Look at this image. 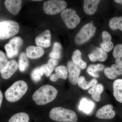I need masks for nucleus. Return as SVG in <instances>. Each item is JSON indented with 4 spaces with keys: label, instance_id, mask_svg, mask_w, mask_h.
I'll use <instances>...</instances> for the list:
<instances>
[{
    "label": "nucleus",
    "instance_id": "f257e3e1",
    "mask_svg": "<svg viewBox=\"0 0 122 122\" xmlns=\"http://www.w3.org/2000/svg\"><path fill=\"white\" fill-rule=\"evenodd\" d=\"M58 91L50 85L42 86L33 94L32 99L37 105H43L52 102L57 97Z\"/></svg>",
    "mask_w": 122,
    "mask_h": 122
},
{
    "label": "nucleus",
    "instance_id": "f03ea898",
    "mask_svg": "<svg viewBox=\"0 0 122 122\" xmlns=\"http://www.w3.org/2000/svg\"><path fill=\"white\" fill-rule=\"evenodd\" d=\"M28 89V85L25 81H17L5 92V98L10 102H17L25 94Z\"/></svg>",
    "mask_w": 122,
    "mask_h": 122
},
{
    "label": "nucleus",
    "instance_id": "7ed1b4c3",
    "mask_svg": "<svg viewBox=\"0 0 122 122\" xmlns=\"http://www.w3.org/2000/svg\"><path fill=\"white\" fill-rule=\"evenodd\" d=\"M50 117L52 120L58 122H77V114L73 111L57 107L53 108L49 113Z\"/></svg>",
    "mask_w": 122,
    "mask_h": 122
},
{
    "label": "nucleus",
    "instance_id": "20e7f679",
    "mask_svg": "<svg viewBox=\"0 0 122 122\" xmlns=\"http://www.w3.org/2000/svg\"><path fill=\"white\" fill-rule=\"evenodd\" d=\"M17 22L12 20H5L0 22V39H8L14 36L20 30Z\"/></svg>",
    "mask_w": 122,
    "mask_h": 122
},
{
    "label": "nucleus",
    "instance_id": "39448f33",
    "mask_svg": "<svg viewBox=\"0 0 122 122\" xmlns=\"http://www.w3.org/2000/svg\"><path fill=\"white\" fill-rule=\"evenodd\" d=\"M96 28L92 22L85 25L81 28L75 37V41L81 45L88 41L95 33Z\"/></svg>",
    "mask_w": 122,
    "mask_h": 122
},
{
    "label": "nucleus",
    "instance_id": "423d86ee",
    "mask_svg": "<svg viewBox=\"0 0 122 122\" xmlns=\"http://www.w3.org/2000/svg\"><path fill=\"white\" fill-rule=\"evenodd\" d=\"M67 4L62 0H50L44 2L43 8L45 12L50 15L59 13L65 9Z\"/></svg>",
    "mask_w": 122,
    "mask_h": 122
},
{
    "label": "nucleus",
    "instance_id": "0eeeda50",
    "mask_svg": "<svg viewBox=\"0 0 122 122\" xmlns=\"http://www.w3.org/2000/svg\"><path fill=\"white\" fill-rule=\"evenodd\" d=\"M61 16L68 29L75 28L81 22V18L73 9H65L62 11Z\"/></svg>",
    "mask_w": 122,
    "mask_h": 122
},
{
    "label": "nucleus",
    "instance_id": "6e6552de",
    "mask_svg": "<svg viewBox=\"0 0 122 122\" xmlns=\"http://www.w3.org/2000/svg\"><path fill=\"white\" fill-rule=\"evenodd\" d=\"M23 43V40L20 37H15L11 39L5 46L7 57L12 58L16 56Z\"/></svg>",
    "mask_w": 122,
    "mask_h": 122
},
{
    "label": "nucleus",
    "instance_id": "1a4fd4ad",
    "mask_svg": "<svg viewBox=\"0 0 122 122\" xmlns=\"http://www.w3.org/2000/svg\"><path fill=\"white\" fill-rule=\"evenodd\" d=\"M67 69L68 77L70 82L74 85H77L81 73L80 68L72 61H70L67 64Z\"/></svg>",
    "mask_w": 122,
    "mask_h": 122
},
{
    "label": "nucleus",
    "instance_id": "9d476101",
    "mask_svg": "<svg viewBox=\"0 0 122 122\" xmlns=\"http://www.w3.org/2000/svg\"><path fill=\"white\" fill-rule=\"evenodd\" d=\"M116 112L113 110V106L111 104L102 107L96 112V117L100 119H111L115 116Z\"/></svg>",
    "mask_w": 122,
    "mask_h": 122
},
{
    "label": "nucleus",
    "instance_id": "9b49d317",
    "mask_svg": "<svg viewBox=\"0 0 122 122\" xmlns=\"http://www.w3.org/2000/svg\"><path fill=\"white\" fill-rule=\"evenodd\" d=\"M51 35L50 30H47L39 34L35 39L37 46L47 48L51 45Z\"/></svg>",
    "mask_w": 122,
    "mask_h": 122
},
{
    "label": "nucleus",
    "instance_id": "f8f14e48",
    "mask_svg": "<svg viewBox=\"0 0 122 122\" xmlns=\"http://www.w3.org/2000/svg\"><path fill=\"white\" fill-rule=\"evenodd\" d=\"M18 67V65L15 60L9 61L6 66L1 71V77L4 79H9L16 71Z\"/></svg>",
    "mask_w": 122,
    "mask_h": 122
},
{
    "label": "nucleus",
    "instance_id": "ddd939ff",
    "mask_svg": "<svg viewBox=\"0 0 122 122\" xmlns=\"http://www.w3.org/2000/svg\"><path fill=\"white\" fill-rule=\"evenodd\" d=\"M90 61L95 62L98 61L100 62H104L107 59L108 55L106 52L100 48H95L91 53L88 55Z\"/></svg>",
    "mask_w": 122,
    "mask_h": 122
},
{
    "label": "nucleus",
    "instance_id": "4468645a",
    "mask_svg": "<svg viewBox=\"0 0 122 122\" xmlns=\"http://www.w3.org/2000/svg\"><path fill=\"white\" fill-rule=\"evenodd\" d=\"M21 0H7L5 5L8 11L13 15H17L21 8Z\"/></svg>",
    "mask_w": 122,
    "mask_h": 122
},
{
    "label": "nucleus",
    "instance_id": "2eb2a0df",
    "mask_svg": "<svg viewBox=\"0 0 122 122\" xmlns=\"http://www.w3.org/2000/svg\"><path fill=\"white\" fill-rule=\"evenodd\" d=\"M44 49L39 46H30L26 49V56L30 59L39 58L44 55Z\"/></svg>",
    "mask_w": 122,
    "mask_h": 122
},
{
    "label": "nucleus",
    "instance_id": "dca6fc26",
    "mask_svg": "<svg viewBox=\"0 0 122 122\" xmlns=\"http://www.w3.org/2000/svg\"><path fill=\"white\" fill-rule=\"evenodd\" d=\"M55 73L51 75L50 80L53 82H56L59 78L66 79L68 77V72L67 68L64 66H58L55 69Z\"/></svg>",
    "mask_w": 122,
    "mask_h": 122
},
{
    "label": "nucleus",
    "instance_id": "f3484780",
    "mask_svg": "<svg viewBox=\"0 0 122 122\" xmlns=\"http://www.w3.org/2000/svg\"><path fill=\"white\" fill-rule=\"evenodd\" d=\"M103 41L100 44V47L106 52L111 51L114 47V44L112 41V37L110 33L104 31L102 34Z\"/></svg>",
    "mask_w": 122,
    "mask_h": 122
},
{
    "label": "nucleus",
    "instance_id": "a211bd4d",
    "mask_svg": "<svg viewBox=\"0 0 122 122\" xmlns=\"http://www.w3.org/2000/svg\"><path fill=\"white\" fill-rule=\"evenodd\" d=\"M100 0H85L83 1V9L85 13L92 15L97 11Z\"/></svg>",
    "mask_w": 122,
    "mask_h": 122
},
{
    "label": "nucleus",
    "instance_id": "6ab92c4d",
    "mask_svg": "<svg viewBox=\"0 0 122 122\" xmlns=\"http://www.w3.org/2000/svg\"><path fill=\"white\" fill-rule=\"evenodd\" d=\"M104 90L103 85L101 83H98L89 89L88 93L91 95L92 98L96 102H98L101 100V94Z\"/></svg>",
    "mask_w": 122,
    "mask_h": 122
},
{
    "label": "nucleus",
    "instance_id": "aec40b11",
    "mask_svg": "<svg viewBox=\"0 0 122 122\" xmlns=\"http://www.w3.org/2000/svg\"><path fill=\"white\" fill-rule=\"evenodd\" d=\"M58 61L57 59L51 58L46 64L42 65L40 67L46 77L51 75V73L56 66L58 64Z\"/></svg>",
    "mask_w": 122,
    "mask_h": 122
},
{
    "label": "nucleus",
    "instance_id": "412c9836",
    "mask_svg": "<svg viewBox=\"0 0 122 122\" xmlns=\"http://www.w3.org/2000/svg\"><path fill=\"white\" fill-rule=\"evenodd\" d=\"M94 103L87 99L83 98L81 100L78 108L80 111L86 114L90 113L95 107Z\"/></svg>",
    "mask_w": 122,
    "mask_h": 122
},
{
    "label": "nucleus",
    "instance_id": "4be33fe9",
    "mask_svg": "<svg viewBox=\"0 0 122 122\" xmlns=\"http://www.w3.org/2000/svg\"><path fill=\"white\" fill-rule=\"evenodd\" d=\"M113 95L116 99L122 103V79L115 80L113 83Z\"/></svg>",
    "mask_w": 122,
    "mask_h": 122
},
{
    "label": "nucleus",
    "instance_id": "5701e85b",
    "mask_svg": "<svg viewBox=\"0 0 122 122\" xmlns=\"http://www.w3.org/2000/svg\"><path fill=\"white\" fill-rule=\"evenodd\" d=\"M98 81L96 79H93L87 82L86 81L84 76H81L79 78L77 84L81 89L83 90H87L98 84Z\"/></svg>",
    "mask_w": 122,
    "mask_h": 122
},
{
    "label": "nucleus",
    "instance_id": "b1692460",
    "mask_svg": "<svg viewBox=\"0 0 122 122\" xmlns=\"http://www.w3.org/2000/svg\"><path fill=\"white\" fill-rule=\"evenodd\" d=\"M105 68V66L102 64L91 65L87 67V71L89 74L95 78L100 77L99 71H102Z\"/></svg>",
    "mask_w": 122,
    "mask_h": 122
},
{
    "label": "nucleus",
    "instance_id": "393cba45",
    "mask_svg": "<svg viewBox=\"0 0 122 122\" xmlns=\"http://www.w3.org/2000/svg\"><path fill=\"white\" fill-rule=\"evenodd\" d=\"M29 117L27 113L24 112L18 113L12 116L8 122H29Z\"/></svg>",
    "mask_w": 122,
    "mask_h": 122
},
{
    "label": "nucleus",
    "instance_id": "a878e982",
    "mask_svg": "<svg viewBox=\"0 0 122 122\" xmlns=\"http://www.w3.org/2000/svg\"><path fill=\"white\" fill-rule=\"evenodd\" d=\"M62 50L61 46L60 43L55 42L53 46L52 50L49 54L50 57L53 59H59L61 56Z\"/></svg>",
    "mask_w": 122,
    "mask_h": 122
},
{
    "label": "nucleus",
    "instance_id": "bb28decb",
    "mask_svg": "<svg viewBox=\"0 0 122 122\" xmlns=\"http://www.w3.org/2000/svg\"><path fill=\"white\" fill-rule=\"evenodd\" d=\"M113 55L116 59V64L122 66V44H118L115 46Z\"/></svg>",
    "mask_w": 122,
    "mask_h": 122
},
{
    "label": "nucleus",
    "instance_id": "cd10ccee",
    "mask_svg": "<svg viewBox=\"0 0 122 122\" xmlns=\"http://www.w3.org/2000/svg\"><path fill=\"white\" fill-rule=\"evenodd\" d=\"M109 25L112 30L119 29L122 31V16L112 18L109 21Z\"/></svg>",
    "mask_w": 122,
    "mask_h": 122
},
{
    "label": "nucleus",
    "instance_id": "c85d7f7f",
    "mask_svg": "<svg viewBox=\"0 0 122 122\" xmlns=\"http://www.w3.org/2000/svg\"><path fill=\"white\" fill-rule=\"evenodd\" d=\"M29 61L26 54L25 52H22L20 54L19 60L18 68L20 72H25L28 67Z\"/></svg>",
    "mask_w": 122,
    "mask_h": 122
},
{
    "label": "nucleus",
    "instance_id": "c756f323",
    "mask_svg": "<svg viewBox=\"0 0 122 122\" xmlns=\"http://www.w3.org/2000/svg\"><path fill=\"white\" fill-rule=\"evenodd\" d=\"M44 74L40 67H37L33 70L31 72V78L35 82H38L41 81L42 76H43Z\"/></svg>",
    "mask_w": 122,
    "mask_h": 122
},
{
    "label": "nucleus",
    "instance_id": "7c9ffc66",
    "mask_svg": "<svg viewBox=\"0 0 122 122\" xmlns=\"http://www.w3.org/2000/svg\"><path fill=\"white\" fill-rule=\"evenodd\" d=\"M81 55V53L80 50H75L73 53L72 55V61L78 66L79 63L82 60V59Z\"/></svg>",
    "mask_w": 122,
    "mask_h": 122
},
{
    "label": "nucleus",
    "instance_id": "2f4dec72",
    "mask_svg": "<svg viewBox=\"0 0 122 122\" xmlns=\"http://www.w3.org/2000/svg\"><path fill=\"white\" fill-rule=\"evenodd\" d=\"M8 62V59L5 53L0 50V72L6 66Z\"/></svg>",
    "mask_w": 122,
    "mask_h": 122
},
{
    "label": "nucleus",
    "instance_id": "473e14b6",
    "mask_svg": "<svg viewBox=\"0 0 122 122\" xmlns=\"http://www.w3.org/2000/svg\"><path fill=\"white\" fill-rule=\"evenodd\" d=\"M104 74L107 78L111 80L115 79L117 77L110 67H107L104 70Z\"/></svg>",
    "mask_w": 122,
    "mask_h": 122
},
{
    "label": "nucleus",
    "instance_id": "72a5a7b5",
    "mask_svg": "<svg viewBox=\"0 0 122 122\" xmlns=\"http://www.w3.org/2000/svg\"><path fill=\"white\" fill-rule=\"evenodd\" d=\"M111 68L117 76L122 75V66L116 64H113Z\"/></svg>",
    "mask_w": 122,
    "mask_h": 122
},
{
    "label": "nucleus",
    "instance_id": "f704fd0d",
    "mask_svg": "<svg viewBox=\"0 0 122 122\" xmlns=\"http://www.w3.org/2000/svg\"><path fill=\"white\" fill-rule=\"evenodd\" d=\"M78 66L81 69H84L86 68V66H87V63L85 61L82 60L79 64Z\"/></svg>",
    "mask_w": 122,
    "mask_h": 122
},
{
    "label": "nucleus",
    "instance_id": "c9c22d12",
    "mask_svg": "<svg viewBox=\"0 0 122 122\" xmlns=\"http://www.w3.org/2000/svg\"><path fill=\"white\" fill-rule=\"evenodd\" d=\"M2 100H3V95L0 89V108L2 104Z\"/></svg>",
    "mask_w": 122,
    "mask_h": 122
},
{
    "label": "nucleus",
    "instance_id": "e433bc0d",
    "mask_svg": "<svg viewBox=\"0 0 122 122\" xmlns=\"http://www.w3.org/2000/svg\"><path fill=\"white\" fill-rule=\"evenodd\" d=\"M115 2L118 4H120L122 6V0H115Z\"/></svg>",
    "mask_w": 122,
    "mask_h": 122
},
{
    "label": "nucleus",
    "instance_id": "4c0bfd02",
    "mask_svg": "<svg viewBox=\"0 0 122 122\" xmlns=\"http://www.w3.org/2000/svg\"></svg>",
    "mask_w": 122,
    "mask_h": 122
}]
</instances>
